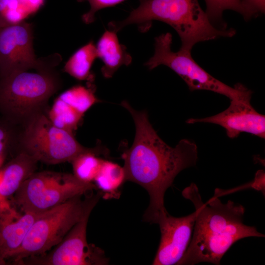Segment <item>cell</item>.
I'll list each match as a JSON object with an SVG mask.
<instances>
[{
	"mask_svg": "<svg viewBox=\"0 0 265 265\" xmlns=\"http://www.w3.org/2000/svg\"><path fill=\"white\" fill-rule=\"evenodd\" d=\"M121 105L129 111L135 126L133 142L121 155L126 181L147 190L150 203L144 220L157 223L159 216L167 211L164 205L166 190L181 171L196 165L197 147L186 139L181 140L175 147L169 146L154 130L145 111L135 110L126 101Z\"/></svg>",
	"mask_w": 265,
	"mask_h": 265,
	"instance_id": "6da1fadb",
	"label": "cell"
},
{
	"mask_svg": "<svg viewBox=\"0 0 265 265\" xmlns=\"http://www.w3.org/2000/svg\"><path fill=\"white\" fill-rule=\"evenodd\" d=\"M193 203L196 218L192 237L177 265H193L202 262L219 265L231 246L247 237H264L254 226L243 223L245 208L229 200L223 203L214 196L204 203L197 186L192 183L182 192Z\"/></svg>",
	"mask_w": 265,
	"mask_h": 265,
	"instance_id": "7a4b0ae2",
	"label": "cell"
},
{
	"mask_svg": "<svg viewBox=\"0 0 265 265\" xmlns=\"http://www.w3.org/2000/svg\"><path fill=\"white\" fill-rule=\"evenodd\" d=\"M139 2L125 19L110 22L109 29L117 32L131 24L148 28L153 21H159L176 31L181 39V49L188 51L199 42L232 37L236 34L233 28L222 29L214 25L198 0H139Z\"/></svg>",
	"mask_w": 265,
	"mask_h": 265,
	"instance_id": "3957f363",
	"label": "cell"
},
{
	"mask_svg": "<svg viewBox=\"0 0 265 265\" xmlns=\"http://www.w3.org/2000/svg\"><path fill=\"white\" fill-rule=\"evenodd\" d=\"M102 193L82 200L76 196L40 213L20 248L9 259L19 265L25 259L44 254L59 243L72 228L90 214Z\"/></svg>",
	"mask_w": 265,
	"mask_h": 265,
	"instance_id": "277c9868",
	"label": "cell"
},
{
	"mask_svg": "<svg viewBox=\"0 0 265 265\" xmlns=\"http://www.w3.org/2000/svg\"><path fill=\"white\" fill-rule=\"evenodd\" d=\"M60 87L59 77L53 69L11 73L0 78V112L13 124L26 121L41 112Z\"/></svg>",
	"mask_w": 265,
	"mask_h": 265,
	"instance_id": "5b68a950",
	"label": "cell"
},
{
	"mask_svg": "<svg viewBox=\"0 0 265 265\" xmlns=\"http://www.w3.org/2000/svg\"><path fill=\"white\" fill-rule=\"evenodd\" d=\"M172 36L170 33L155 38V53L145 63L149 70L163 65L173 70L186 83L191 91L205 90L223 95L230 101L250 102L252 91L240 83L231 87L215 79L193 58L191 51L181 49L171 50Z\"/></svg>",
	"mask_w": 265,
	"mask_h": 265,
	"instance_id": "8992f818",
	"label": "cell"
},
{
	"mask_svg": "<svg viewBox=\"0 0 265 265\" xmlns=\"http://www.w3.org/2000/svg\"><path fill=\"white\" fill-rule=\"evenodd\" d=\"M96 188L74 174L53 171L33 173L14 194L21 212L41 213Z\"/></svg>",
	"mask_w": 265,
	"mask_h": 265,
	"instance_id": "52a82bcc",
	"label": "cell"
},
{
	"mask_svg": "<svg viewBox=\"0 0 265 265\" xmlns=\"http://www.w3.org/2000/svg\"><path fill=\"white\" fill-rule=\"evenodd\" d=\"M20 143L22 151L48 164L71 162L92 150L82 146L72 132L57 127L41 112L26 121Z\"/></svg>",
	"mask_w": 265,
	"mask_h": 265,
	"instance_id": "ba28073f",
	"label": "cell"
},
{
	"mask_svg": "<svg viewBox=\"0 0 265 265\" xmlns=\"http://www.w3.org/2000/svg\"><path fill=\"white\" fill-rule=\"evenodd\" d=\"M33 27L31 23L20 21L0 27V78L14 72L52 69L60 62L56 53L36 57Z\"/></svg>",
	"mask_w": 265,
	"mask_h": 265,
	"instance_id": "9c48e42d",
	"label": "cell"
},
{
	"mask_svg": "<svg viewBox=\"0 0 265 265\" xmlns=\"http://www.w3.org/2000/svg\"><path fill=\"white\" fill-rule=\"evenodd\" d=\"M86 214L76 223L61 242L44 254L26 258L22 265H105L109 260L104 251L88 243L86 229L89 217Z\"/></svg>",
	"mask_w": 265,
	"mask_h": 265,
	"instance_id": "30bf717a",
	"label": "cell"
},
{
	"mask_svg": "<svg viewBox=\"0 0 265 265\" xmlns=\"http://www.w3.org/2000/svg\"><path fill=\"white\" fill-rule=\"evenodd\" d=\"M196 214L195 211L186 216L176 217L166 211L159 216L157 224L160 240L153 265H177L190 241Z\"/></svg>",
	"mask_w": 265,
	"mask_h": 265,
	"instance_id": "8fae6325",
	"label": "cell"
},
{
	"mask_svg": "<svg viewBox=\"0 0 265 265\" xmlns=\"http://www.w3.org/2000/svg\"><path fill=\"white\" fill-rule=\"evenodd\" d=\"M188 124L209 123L222 126L231 138L237 137L241 132L265 137V116L257 112L250 102L231 101L229 106L216 115L202 118H189Z\"/></svg>",
	"mask_w": 265,
	"mask_h": 265,
	"instance_id": "7c38bea8",
	"label": "cell"
},
{
	"mask_svg": "<svg viewBox=\"0 0 265 265\" xmlns=\"http://www.w3.org/2000/svg\"><path fill=\"white\" fill-rule=\"evenodd\" d=\"M39 214L19 212L6 200H0V263L9 260L20 248Z\"/></svg>",
	"mask_w": 265,
	"mask_h": 265,
	"instance_id": "4fadbf2b",
	"label": "cell"
},
{
	"mask_svg": "<svg viewBox=\"0 0 265 265\" xmlns=\"http://www.w3.org/2000/svg\"><path fill=\"white\" fill-rule=\"evenodd\" d=\"M38 161L27 153L21 151L1 171L0 200L6 199L16 192L23 183L37 168Z\"/></svg>",
	"mask_w": 265,
	"mask_h": 265,
	"instance_id": "5bb4252c",
	"label": "cell"
},
{
	"mask_svg": "<svg viewBox=\"0 0 265 265\" xmlns=\"http://www.w3.org/2000/svg\"><path fill=\"white\" fill-rule=\"evenodd\" d=\"M116 33L110 29L106 30L96 46L98 58L104 63L101 72L106 79L112 77L121 66H128L132 61L126 47L119 43Z\"/></svg>",
	"mask_w": 265,
	"mask_h": 265,
	"instance_id": "9a60e30c",
	"label": "cell"
},
{
	"mask_svg": "<svg viewBox=\"0 0 265 265\" xmlns=\"http://www.w3.org/2000/svg\"><path fill=\"white\" fill-rule=\"evenodd\" d=\"M98 58L96 46L89 42L75 52L65 63L63 71L79 80L93 81L91 67Z\"/></svg>",
	"mask_w": 265,
	"mask_h": 265,
	"instance_id": "2e32d148",
	"label": "cell"
},
{
	"mask_svg": "<svg viewBox=\"0 0 265 265\" xmlns=\"http://www.w3.org/2000/svg\"><path fill=\"white\" fill-rule=\"evenodd\" d=\"M125 181L126 176L124 167L104 160L94 181L96 187L104 192L103 196L109 198L117 196L118 189Z\"/></svg>",
	"mask_w": 265,
	"mask_h": 265,
	"instance_id": "e0dca14e",
	"label": "cell"
},
{
	"mask_svg": "<svg viewBox=\"0 0 265 265\" xmlns=\"http://www.w3.org/2000/svg\"><path fill=\"white\" fill-rule=\"evenodd\" d=\"M100 153L97 149H93L76 157L71 161L74 175L85 183L94 181L104 160L97 156Z\"/></svg>",
	"mask_w": 265,
	"mask_h": 265,
	"instance_id": "ac0fdd59",
	"label": "cell"
},
{
	"mask_svg": "<svg viewBox=\"0 0 265 265\" xmlns=\"http://www.w3.org/2000/svg\"><path fill=\"white\" fill-rule=\"evenodd\" d=\"M82 116L72 106L57 97L49 112L48 117L57 127L73 133Z\"/></svg>",
	"mask_w": 265,
	"mask_h": 265,
	"instance_id": "d6986e66",
	"label": "cell"
},
{
	"mask_svg": "<svg viewBox=\"0 0 265 265\" xmlns=\"http://www.w3.org/2000/svg\"><path fill=\"white\" fill-rule=\"evenodd\" d=\"M58 97L82 115L99 101L93 89L80 85L70 88L62 93Z\"/></svg>",
	"mask_w": 265,
	"mask_h": 265,
	"instance_id": "ffe728a7",
	"label": "cell"
},
{
	"mask_svg": "<svg viewBox=\"0 0 265 265\" xmlns=\"http://www.w3.org/2000/svg\"><path fill=\"white\" fill-rule=\"evenodd\" d=\"M206 13L210 20L216 26L228 28L222 21V14L226 10H232L244 16V10L240 0H205Z\"/></svg>",
	"mask_w": 265,
	"mask_h": 265,
	"instance_id": "44dd1931",
	"label": "cell"
},
{
	"mask_svg": "<svg viewBox=\"0 0 265 265\" xmlns=\"http://www.w3.org/2000/svg\"><path fill=\"white\" fill-rule=\"evenodd\" d=\"M13 125L5 118L0 120V165L6 153L15 143L16 133Z\"/></svg>",
	"mask_w": 265,
	"mask_h": 265,
	"instance_id": "7402d4cb",
	"label": "cell"
},
{
	"mask_svg": "<svg viewBox=\"0 0 265 265\" xmlns=\"http://www.w3.org/2000/svg\"><path fill=\"white\" fill-rule=\"evenodd\" d=\"M125 0H77L78 2L88 1L89 10L82 16V20L86 24H90L95 21V14L103 8L115 6Z\"/></svg>",
	"mask_w": 265,
	"mask_h": 265,
	"instance_id": "603a6c76",
	"label": "cell"
},
{
	"mask_svg": "<svg viewBox=\"0 0 265 265\" xmlns=\"http://www.w3.org/2000/svg\"><path fill=\"white\" fill-rule=\"evenodd\" d=\"M240 0L244 10L243 18L246 20L265 12V0Z\"/></svg>",
	"mask_w": 265,
	"mask_h": 265,
	"instance_id": "cb8c5ba5",
	"label": "cell"
},
{
	"mask_svg": "<svg viewBox=\"0 0 265 265\" xmlns=\"http://www.w3.org/2000/svg\"><path fill=\"white\" fill-rule=\"evenodd\" d=\"M10 0H0V27L11 24L7 19L6 13Z\"/></svg>",
	"mask_w": 265,
	"mask_h": 265,
	"instance_id": "d4e9b609",
	"label": "cell"
},
{
	"mask_svg": "<svg viewBox=\"0 0 265 265\" xmlns=\"http://www.w3.org/2000/svg\"><path fill=\"white\" fill-rule=\"evenodd\" d=\"M265 172L263 170L258 171L255 178L254 182L252 185V187L258 190L265 192Z\"/></svg>",
	"mask_w": 265,
	"mask_h": 265,
	"instance_id": "484cf974",
	"label": "cell"
},
{
	"mask_svg": "<svg viewBox=\"0 0 265 265\" xmlns=\"http://www.w3.org/2000/svg\"><path fill=\"white\" fill-rule=\"evenodd\" d=\"M1 171H0V183L1 181Z\"/></svg>",
	"mask_w": 265,
	"mask_h": 265,
	"instance_id": "4316f807",
	"label": "cell"
}]
</instances>
